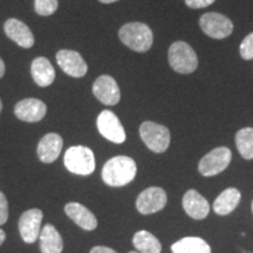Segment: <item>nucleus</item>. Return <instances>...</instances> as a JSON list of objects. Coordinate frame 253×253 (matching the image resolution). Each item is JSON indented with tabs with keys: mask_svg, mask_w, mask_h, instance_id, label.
<instances>
[{
	"mask_svg": "<svg viewBox=\"0 0 253 253\" xmlns=\"http://www.w3.org/2000/svg\"><path fill=\"white\" fill-rule=\"evenodd\" d=\"M47 106L41 100L25 99L19 101L14 107V114L24 122H39L45 118Z\"/></svg>",
	"mask_w": 253,
	"mask_h": 253,
	"instance_id": "13",
	"label": "nucleus"
},
{
	"mask_svg": "<svg viewBox=\"0 0 253 253\" xmlns=\"http://www.w3.org/2000/svg\"><path fill=\"white\" fill-rule=\"evenodd\" d=\"M56 61L66 74L73 78H82L87 74L88 66L80 53L75 50L61 49L56 54Z\"/></svg>",
	"mask_w": 253,
	"mask_h": 253,
	"instance_id": "12",
	"label": "nucleus"
},
{
	"mask_svg": "<svg viewBox=\"0 0 253 253\" xmlns=\"http://www.w3.org/2000/svg\"><path fill=\"white\" fill-rule=\"evenodd\" d=\"M93 94L106 106H115L121 99V90L118 82L110 75H101L93 84Z\"/></svg>",
	"mask_w": 253,
	"mask_h": 253,
	"instance_id": "10",
	"label": "nucleus"
},
{
	"mask_svg": "<svg viewBox=\"0 0 253 253\" xmlns=\"http://www.w3.org/2000/svg\"><path fill=\"white\" fill-rule=\"evenodd\" d=\"M8 218V202L5 195L0 191V225H4Z\"/></svg>",
	"mask_w": 253,
	"mask_h": 253,
	"instance_id": "26",
	"label": "nucleus"
},
{
	"mask_svg": "<svg viewBox=\"0 0 253 253\" xmlns=\"http://www.w3.org/2000/svg\"><path fill=\"white\" fill-rule=\"evenodd\" d=\"M168 201L167 192L158 186H150L136 199V209L142 214H151L163 210Z\"/></svg>",
	"mask_w": 253,
	"mask_h": 253,
	"instance_id": "9",
	"label": "nucleus"
},
{
	"mask_svg": "<svg viewBox=\"0 0 253 253\" xmlns=\"http://www.w3.org/2000/svg\"><path fill=\"white\" fill-rule=\"evenodd\" d=\"M231 158H232V153H231L229 148H214V149L211 150L210 153H208L199 161V172H201V175L205 177L216 176L221 171H224L229 167Z\"/></svg>",
	"mask_w": 253,
	"mask_h": 253,
	"instance_id": "7",
	"label": "nucleus"
},
{
	"mask_svg": "<svg viewBox=\"0 0 253 253\" xmlns=\"http://www.w3.org/2000/svg\"><path fill=\"white\" fill-rule=\"evenodd\" d=\"M40 250L42 253H61L63 250V242L61 236L52 224H46L41 230Z\"/></svg>",
	"mask_w": 253,
	"mask_h": 253,
	"instance_id": "20",
	"label": "nucleus"
},
{
	"mask_svg": "<svg viewBox=\"0 0 253 253\" xmlns=\"http://www.w3.org/2000/svg\"><path fill=\"white\" fill-rule=\"evenodd\" d=\"M129 253H140V252H136V251H130Z\"/></svg>",
	"mask_w": 253,
	"mask_h": 253,
	"instance_id": "33",
	"label": "nucleus"
},
{
	"mask_svg": "<svg viewBox=\"0 0 253 253\" xmlns=\"http://www.w3.org/2000/svg\"><path fill=\"white\" fill-rule=\"evenodd\" d=\"M119 38L128 48L137 53L148 52L154 42L151 28L137 21L123 25L119 31Z\"/></svg>",
	"mask_w": 253,
	"mask_h": 253,
	"instance_id": "2",
	"label": "nucleus"
},
{
	"mask_svg": "<svg viewBox=\"0 0 253 253\" xmlns=\"http://www.w3.org/2000/svg\"><path fill=\"white\" fill-rule=\"evenodd\" d=\"M137 166L132 158L128 156H116L107 161L102 168V179L107 185L119 188L134 181Z\"/></svg>",
	"mask_w": 253,
	"mask_h": 253,
	"instance_id": "1",
	"label": "nucleus"
},
{
	"mask_svg": "<svg viewBox=\"0 0 253 253\" xmlns=\"http://www.w3.org/2000/svg\"><path fill=\"white\" fill-rule=\"evenodd\" d=\"M240 198L242 195L238 189L227 188L213 202V211L219 216H226L238 207Z\"/></svg>",
	"mask_w": 253,
	"mask_h": 253,
	"instance_id": "19",
	"label": "nucleus"
},
{
	"mask_svg": "<svg viewBox=\"0 0 253 253\" xmlns=\"http://www.w3.org/2000/svg\"><path fill=\"white\" fill-rule=\"evenodd\" d=\"M5 239H6V233H5V231L0 229V245H1L2 243L5 242Z\"/></svg>",
	"mask_w": 253,
	"mask_h": 253,
	"instance_id": "30",
	"label": "nucleus"
},
{
	"mask_svg": "<svg viewBox=\"0 0 253 253\" xmlns=\"http://www.w3.org/2000/svg\"><path fill=\"white\" fill-rule=\"evenodd\" d=\"M172 253H211L210 245L199 237H185L171 246Z\"/></svg>",
	"mask_w": 253,
	"mask_h": 253,
	"instance_id": "21",
	"label": "nucleus"
},
{
	"mask_svg": "<svg viewBox=\"0 0 253 253\" xmlns=\"http://www.w3.org/2000/svg\"><path fill=\"white\" fill-rule=\"evenodd\" d=\"M65 212L75 224L86 231H93L97 226V219L91 211L79 203H68L65 207Z\"/></svg>",
	"mask_w": 253,
	"mask_h": 253,
	"instance_id": "18",
	"label": "nucleus"
},
{
	"mask_svg": "<svg viewBox=\"0 0 253 253\" xmlns=\"http://www.w3.org/2000/svg\"><path fill=\"white\" fill-rule=\"evenodd\" d=\"M4 30L6 36L12 41H14L18 46L23 48H31L34 45V36L32 33L30 27L23 21L18 20L15 18H11L6 20L4 25Z\"/></svg>",
	"mask_w": 253,
	"mask_h": 253,
	"instance_id": "14",
	"label": "nucleus"
},
{
	"mask_svg": "<svg viewBox=\"0 0 253 253\" xmlns=\"http://www.w3.org/2000/svg\"><path fill=\"white\" fill-rule=\"evenodd\" d=\"M90 253H118L115 250L107 248V246H95L90 250Z\"/></svg>",
	"mask_w": 253,
	"mask_h": 253,
	"instance_id": "28",
	"label": "nucleus"
},
{
	"mask_svg": "<svg viewBox=\"0 0 253 253\" xmlns=\"http://www.w3.org/2000/svg\"><path fill=\"white\" fill-rule=\"evenodd\" d=\"M236 145L240 156L253 160V128H243L236 134Z\"/></svg>",
	"mask_w": 253,
	"mask_h": 253,
	"instance_id": "23",
	"label": "nucleus"
},
{
	"mask_svg": "<svg viewBox=\"0 0 253 253\" xmlns=\"http://www.w3.org/2000/svg\"><path fill=\"white\" fill-rule=\"evenodd\" d=\"M42 217V211L39 209H31L21 214L19 219V231L25 243L33 244L39 238Z\"/></svg>",
	"mask_w": 253,
	"mask_h": 253,
	"instance_id": "11",
	"label": "nucleus"
},
{
	"mask_svg": "<svg viewBox=\"0 0 253 253\" xmlns=\"http://www.w3.org/2000/svg\"><path fill=\"white\" fill-rule=\"evenodd\" d=\"M96 126L100 134L113 143L121 144L126 141V135L122 123L110 110H103L100 113L96 120Z\"/></svg>",
	"mask_w": 253,
	"mask_h": 253,
	"instance_id": "8",
	"label": "nucleus"
},
{
	"mask_svg": "<svg viewBox=\"0 0 253 253\" xmlns=\"http://www.w3.org/2000/svg\"><path fill=\"white\" fill-rule=\"evenodd\" d=\"M62 137L55 132H49L41 138L38 144V156L43 163H53L58 160L62 150Z\"/></svg>",
	"mask_w": 253,
	"mask_h": 253,
	"instance_id": "16",
	"label": "nucleus"
},
{
	"mask_svg": "<svg viewBox=\"0 0 253 253\" xmlns=\"http://www.w3.org/2000/svg\"><path fill=\"white\" fill-rule=\"evenodd\" d=\"M239 53L244 60L253 59V32L249 36L245 37V39L242 41L239 47Z\"/></svg>",
	"mask_w": 253,
	"mask_h": 253,
	"instance_id": "25",
	"label": "nucleus"
},
{
	"mask_svg": "<svg viewBox=\"0 0 253 253\" xmlns=\"http://www.w3.org/2000/svg\"><path fill=\"white\" fill-rule=\"evenodd\" d=\"M32 78L38 86L48 87L55 80V71L48 59L39 56L31 65Z\"/></svg>",
	"mask_w": 253,
	"mask_h": 253,
	"instance_id": "17",
	"label": "nucleus"
},
{
	"mask_svg": "<svg viewBox=\"0 0 253 253\" xmlns=\"http://www.w3.org/2000/svg\"><path fill=\"white\" fill-rule=\"evenodd\" d=\"M185 5L190 8L199 9V8H205L208 6L212 5L216 0H184Z\"/></svg>",
	"mask_w": 253,
	"mask_h": 253,
	"instance_id": "27",
	"label": "nucleus"
},
{
	"mask_svg": "<svg viewBox=\"0 0 253 253\" xmlns=\"http://www.w3.org/2000/svg\"><path fill=\"white\" fill-rule=\"evenodd\" d=\"M132 244L140 253H161L162 245L153 233L148 231H138L134 235Z\"/></svg>",
	"mask_w": 253,
	"mask_h": 253,
	"instance_id": "22",
	"label": "nucleus"
},
{
	"mask_svg": "<svg viewBox=\"0 0 253 253\" xmlns=\"http://www.w3.org/2000/svg\"><path fill=\"white\" fill-rule=\"evenodd\" d=\"M182 204L188 216L194 218V219H204L210 212L209 202L196 190L191 189L185 192L183 196Z\"/></svg>",
	"mask_w": 253,
	"mask_h": 253,
	"instance_id": "15",
	"label": "nucleus"
},
{
	"mask_svg": "<svg viewBox=\"0 0 253 253\" xmlns=\"http://www.w3.org/2000/svg\"><path fill=\"white\" fill-rule=\"evenodd\" d=\"M58 0H36L34 2V9L39 15L42 17H49L58 9Z\"/></svg>",
	"mask_w": 253,
	"mask_h": 253,
	"instance_id": "24",
	"label": "nucleus"
},
{
	"mask_svg": "<svg viewBox=\"0 0 253 253\" xmlns=\"http://www.w3.org/2000/svg\"><path fill=\"white\" fill-rule=\"evenodd\" d=\"M1 109H2V102L1 100H0V113H1Z\"/></svg>",
	"mask_w": 253,
	"mask_h": 253,
	"instance_id": "32",
	"label": "nucleus"
},
{
	"mask_svg": "<svg viewBox=\"0 0 253 253\" xmlns=\"http://www.w3.org/2000/svg\"><path fill=\"white\" fill-rule=\"evenodd\" d=\"M252 211H253V202H252Z\"/></svg>",
	"mask_w": 253,
	"mask_h": 253,
	"instance_id": "34",
	"label": "nucleus"
},
{
	"mask_svg": "<svg viewBox=\"0 0 253 253\" xmlns=\"http://www.w3.org/2000/svg\"><path fill=\"white\" fill-rule=\"evenodd\" d=\"M63 163L69 171L75 175L88 176L95 170L94 153L84 145L69 148L63 157Z\"/></svg>",
	"mask_w": 253,
	"mask_h": 253,
	"instance_id": "4",
	"label": "nucleus"
},
{
	"mask_svg": "<svg viewBox=\"0 0 253 253\" xmlns=\"http://www.w3.org/2000/svg\"><path fill=\"white\" fill-rule=\"evenodd\" d=\"M140 136L144 144L156 154L167 151L171 140L170 131L167 126L151 121L142 123L140 126Z\"/></svg>",
	"mask_w": 253,
	"mask_h": 253,
	"instance_id": "5",
	"label": "nucleus"
},
{
	"mask_svg": "<svg viewBox=\"0 0 253 253\" xmlns=\"http://www.w3.org/2000/svg\"><path fill=\"white\" fill-rule=\"evenodd\" d=\"M99 1L102 2V4H113V2L119 1V0H99Z\"/></svg>",
	"mask_w": 253,
	"mask_h": 253,
	"instance_id": "31",
	"label": "nucleus"
},
{
	"mask_svg": "<svg viewBox=\"0 0 253 253\" xmlns=\"http://www.w3.org/2000/svg\"><path fill=\"white\" fill-rule=\"evenodd\" d=\"M168 61L178 74H191L198 67V56L189 43L176 41L168 50Z\"/></svg>",
	"mask_w": 253,
	"mask_h": 253,
	"instance_id": "3",
	"label": "nucleus"
},
{
	"mask_svg": "<svg viewBox=\"0 0 253 253\" xmlns=\"http://www.w3.org/2000/svg\"><path fill=\"white\" fill-rule=\"evenodd\" d=\"M201 30L212 39H225L233 32V24L226 15L217 12H208L199 19Z\"/></svg>",
	"mask_w": 253,
	"mask_h": 253,
	"instance_id": "6",
	"label": "nucleus"
},
{
	"mask_svg": "<svg viewBox=\"0 0 253 253\" xmlns=\"http://www.w3.org/2000/svg\"><path fill=\"white\" fill-rule=\"evenodd\" d=\"M5 69H6L5 68V63H4V61H2V59L0 58V79L4 77Z\"/></svg>",
	"mask_w": 253,
	"mask_h": 253,
	"instance_id": "29",
	"label": "nucleus"
}]
</instances>
